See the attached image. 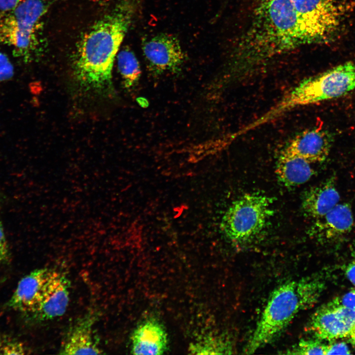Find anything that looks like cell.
<instances>
[{"mask_svg": "<svg viewBox=\"0 0 355 355\" xmlns=\"http://www.w3.org/2000/svg\"><path fill=\"white\" fill-rule=\"evenodd\" d=\"M337 303L355 312V289L333 299Z\"/></svg>", "mask_w": 355, "mask_h": 355, "instance_id": "obj_25", "label": "cell"}, {"mask_svg": "<svg viewBox=\"0 0 355 355\" xmlns=\"http://www.w3.org/2000/svg\"><path fill=\"white\" fill-rule=\"evenodd\" d=\"M131 353L134 355H161L168 348L165 328L158 320H143L134 329L131 337Z\"/></svg>", "mask_w": 355, "mask_h": 355, "instance_id": "obj_13", "label": "cell"}, {"mask_svg": "<svg viewBox=\"0 0 355 355\" xmlns=\"http://www.w3.org/2000/svg\"><path fill=\"white\" fill-rule=\"evenodd\" d=\"M70 284L63 273L52 270L39 303L28 315L33 320L44 321L64 315L70 300Z\"/></svg>", "mask_w": 355, "mask_h": 355, "instance_id": "obj_10", "label": "cell"}, {"mask_svg": "<svg viewBox=\"0 0 355 355\" xmlns=\"http://www.w3.org/2000/svg\"><path fill=\"white\" fill-rule=\"evenodd\" d=\"M339 194L331 179L307 191L301 207L308 216L317 219L330 211L339 203Z\"/></svg>", "mask_w": 355, "mask_h": 355, "instance_id": "obj_16", "label": "cell"}, {"mask_svg": "<svg viewBox=\"0 0 355 355\" xmlns=\"http://www.w3.org/2000/svg\"><path fill=\"white\" fill-rule=\"evenodd\" d=\"M9 260V248L2 224L0 221V264L7 263Z\"/></svg>", "mask_w": 355, "mask_h": 355, "instance_id": "obj_23", "label": "cell"}, {"mask_svg": "<svg viewBox=\"0 0 355 355\" xmlns=\"http://www.w3.org/2000/svg\"><path fill=\"white\" fill-rule=\"evenodd\" d=\"M313 43L291 0H257L251 23L237 47L234 67L245 72L276 55Z\"/></svg>", "mask_w": 355, "mask_h": 355, "instance_id": "obj_1", "label": "cell"}, {"mask_svg": "<svg viewBox=\"0 0 355 355\" xmlns=\"http://www.w3.org/2000/svg\"><path fill=\"white\" fill-rule=\"evenodd\" d=\"M94 319L85 318L74 324L69 331L61 347L60 354H102L93 329Z\"/></svg>", "mask_w": 355, "mask_h": 355, "instance_id": "obj_15", "label": "cell"}, {"mask_svg": "<svg viewBox=\"0 0 355 355\" xmlns=\"http://www.w3.org/2000/svg\"><path fill=\"white\" fill-rule=\"evenodd\" d=\"M43 0H24L0 21V43L15 54L31 60L39 49V32L47 11Z\"/></svg>", "mask_w": 355, "mask_h": 355, "instance_id": "obj_5", "label": "cell"}, {"mask_svg": "<svg viewBox=\"0 0 355 355\" xmlns=\"http://www.w3.org/2000/svg\"><path fill=\"white\" fill-rule=\"evenodd\" d=\"M14 74V67L8 57L0 50V82L11 79Z\"/></svg>", "mask_w": 355, "mask_h": 355, "instance_id": "obj_22", "label": "cell"}, {"mask_svg": "<svg viewBox=\"0 0 355 355\" xmlns=\"http://www.w3.org/2000/svg\"><path fill=\"white\" fill-rule=\"evenodd\" d=\"M351 350L347 344L343 342H331L326 345L325 355H350Z\"/></svg>", "mask_w": 355, "mask_h": 355, "instance_id": "obj_24", "label": "cell"}, {"mask_svg": "<svg viewBox=\"0 0 355 355\" xmlns=\"http://www.w3.org/2000/svg\"><path fill=\"white\" fill-rule=\"evenodd\" d=\"M99 2H100L101 3H106L107 2L111 0H97Z\"/></svg>", "mask_w": 355, "mask_h": 355, "instance_id": "obj_29", "label": "cell"}, {"mask_svg": "<svg viewBox=\"0 0 355 355\" xmlns=\"http://www.w3.org/2000/svg\"><path fill=\"white\" fill-rule=\"evenodd\" d=\"M355 327V312L333 299L316 310L309 326L316 338L329 342L347 337Z\"/></svg>", "mask_w": 355, "mask_h": 355, "instance_id": "obj_9", "label": "cell"}, {"mask_svg": "<svg viewBox=\"0 0 355 355\" xmlns=\"http://www.w3.org/2000/svg\"><path fill=\"white\" fill-rule=\"evenodd\" d=\"M331 143V135L328 131L312 128L295 135L281 153L302 158L311 163L320 162L327 157Z\"/></svg>", "mask_w": 355, "mask_h": 355, "instance_id": "obj_11", "label": "cell"}, {"mask_svg": "<svg viewBox=\"0 0 355 355\" xmlns=\"http://www.w3.org/2000/svg\"><path fill=\"white\" fill-rule=\"evenodd\" d=\"M345 274L349 281L355 286V259L347 266Z\"/></svg>", "mask_w": 355, "mask_h": 355, "instance_id": "obj_27", "label": "cell"}, {"mask_svg": "<svg viewBox=\"0 0 355 355\" xmlns=\"http://www.w3.org/2000/svg\"><path fill=\"white\" fill-rule=\"evenodd\" d=\"M273 200L257 193H246L234 201L222 216L220 228L230 241L248 242L264 229L274 212Z\"/></svg>", "mask_w": 355, "mask_h": 355, "instance_id": "obj_6", "label": "cell"}, {"mask_svg": "<svg viewBox=\"0 0 355 355\" xmlns=\"http://www.w3.org/2000/svg\"><path fill=\"white\" fill-rule=\"evenodd\" d=\"M24 345L14 340H3L0 343V355H23L26 354Z\"/></svg>", "mask_w": 355, "mask_h": 355, "instance_id": "obj_21", "label": "cell"}, {"mask_svg": "<svg viewBox=\"0 0 355 355\" xmlns=\"http://www.w3.org/2000/svg\"><path fill=\"white\" fill-rule=\"evenodd\" d=\"M52 271L37 269L23 277L8 301V307L27 315L33 312L41 299Z\"/></svg>", "mask_w": 355, "mask_h": 355, "instance_id": "obj_12", "label": "cell"}, {"mask_svg": "<svg viewBox=\"0 0 355 355\" xmlns=\"http://www.w3.org/2000/svg\"><path fill=\"white\" fill-rule=\"evenodd\" d=\"M355 89V61L304 79L264 113L272 121L297 107L342 97Z\"/></svg>", "mask_w": 355, "mask_h": 355, "instance_id": "obj_4", "label": "cell"}, {"mask_svg": "<svg viewBox=\"0 0 355 355\" xmlns=\"http://www.w3.org/2000/svg\"><path fill=\"white\" fill-rule=\"evenodd\" d=\"M191 351L198 354H229L233 351L231 342L222 337H212L197 342Z\"/></svg>", "mask_w": 355, "mask_h": 355, "instance_id": "obj_19", "label": "cell"}, {"mask_svg": "<svg viewBox=\"0 0 355 355\" xmlns=\"http://www.w3.org/2000/svg\"><path fill=\"white\" fill-rule=\"evenodd\" d=\"M354 224L353 213L347 204H338L321 217L316 219L310 233L321 240L333 241L350 233Z\"/></svg>", "mask_w": 355, "mask_h": 355, "instance_id": "obj_14", "label": "cell"}, {"mask_svg": "<svg viewBox=\"0 0 355 355\" xmlns=\"http://www.w3.org/2000/svg\"><path fill=\"white\" fill-rule=\"evenodd\" d=\"M310 163L302 158L281 152L276 163V174L286 187L299 185L308 181L314 174Z\"/></svg>", "mask_w": 355, "mask_h": 355, "instance_id": "obj_17", "label": "cell"}, {"mask_svg": "<svg viewBox=\"0 0 355 355\" xmlns=\"http://www.w3.org/2000/svg\"><path fill=\"white\" fill-rule=\"evenodd\" d=\"M142 50L148 70L155 76L178 73L186 59L179 40L170 34L151 37L142 44Z\"/></svg>", "mask_w": 355, "mask_h": 355, "instance_id": "obj_8", "label": "cell"}, {"mask_svg": "<svg viewBox=\"0 0 355 355\" xmlns=\"http://www.w3.org/2000/svg\"><path fill=\"white\" fill-rule=\"evenodd\" d=\"M316 278L291 281L281 284L271 294L245 348L251 354L272 342L301 311L317 302L325 288Z\"/></svg>", "mask_w": 355, "mask_h": 355, "instance_id": "obj_3", "label": "cell"}, {"mask_svg": "<svg viewBox=\"0 0 355 355\" xmlns=\"http://www.w3.org/2000/svg\"><path fill=\"white\" fill-rule=\"evenodd\" d=\"M326 344L317 338L300 340L294 346L287 351L290 355H324Z\"/></svg>", "mask_w": 355, "mask_h": 355, "instance_id": "obj_20", "label": "cell"}, {"mask_svg": "<svg viewBox=\"0 0 355 355\" xmlns=\"http://www.w3.org/2000/svg\"><path fill=\"white\" fill-rule=\"evenodd\" d=\"M301 20L315 43L334 38L340 26L339 11L334 0H291Z\"/></svg>", "mask_w": 355, "mask_h": 355, "instance_id": "obj_7", "label": "cell"}, {"mask_svg": "<svg viewBox=\"0 0 355 355\" xmlns=\"http://www.w3.org/2000/svg\"><path fill=\"white\" fill-rule=\"evenodd\" d=\"M139 0H121L93 24L77 44L73 61L75 77L86 91L113 92L114 61L136 11Z\"/></svg>", "mask_w": 355, "mask_h": 355, "instance_id": "obj_2", "label": "cell"}, {"mask_svg": "<svg viewBox=\"0 0 355 355\" xmlns=\"http://www.w3.org/2000/svg\"><path fill=\"white\" fill-rule=\"evenodd\" d=\"M116 58L124 85L127 88L134 86L141 74L140 64L134 53L129 49L124 48L118 53Z\"/></svg>", "mask_w": 355, "mask_h": 355, "instance_id": "obj_18", "label": "cell"}, {"mask_svg": "<svg viewBox=\"0 0 355 355\" xmlns=\"http://www.w3.org/2000/svg\"><path fill=\"white\" fill-rule=\"evenodd\" d=\"M347 338H348L349 341L351 343L355 350V327L350 332Z\"/></svg>", "mask_w": 355, "mask_h": 355, "instance_id": "obj_28", "label": "cell"}, {"mask_svg": "<svg viewBox=\"0 0 355 355\" xmlns=\"http://www.w3.org/2000/svg\"><path fill=\"white\" fill-rule=\"evenodd\" d=\"M24 0H0V11L9 12Z\"/></svg>", "mask_w": 355, "mask_h": 355, "instance_id": "obj_26", "label": "cell"}, {"mask_svg": "<svg viewBox=\"0 0 355 355\" xmlns=\"http://www.w3.org/2000/svg\"><path fill=\"white\" fill-rule=\"evenodd\" d=\"M1 337H0V342H1Z\"/></svg>", "mask_w": 355, "mask_h": 355, "instance_id": "obj_30", "label": "cell"}]
</instances>
